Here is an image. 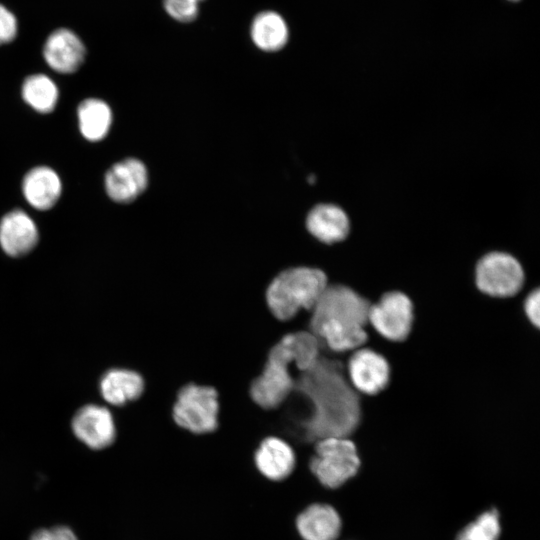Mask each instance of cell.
I'll return each mask as SVG.
<instances>
[{
	"instance_id": "obj_1",
	"label": "cell",
	"mask_w": 540,
	"mask_h": 540,
	"mask_svg": "<svg viewBox=\"0 0 540 540\" xmlns=\"http://www.w3.org/2000/svg\"><path fill=\"white\" fill-rule=\"evenodd\" d=\"M341 363L322 354L310 369L298 373L292 393L278 407L282 424L302 441L348 437L359 421V405Z\"/></svg>"
},
{
	"instance_id": "obj_2",
	"label": "cell",
	"mask_w": 540,
	"mask_h": 540,
	"mask_svg": "<svg viewBox=\"0 0 540 540\" xmlns=\"http://www.w3.org/2000/svg\"><path fill=\"white\" fill-rule=\"evenodd\" d=\"M371 303L355 289L329 283L308 313L306 329L315 335L323 349L333 353L353 352L365 345Z\"/></svg>"
},
{
	"instance_id": "obj_3",
	"label": "cell",
	"mask_w": 540,
	"mask_h": 540,
	"mask_svg": "<svg viewBox=\"0 0 540 540\" xmlns=\"http://www.w3.org/2000/svg\"><path fill=\"white\" fill-rule=\"evenodd\" d=\"M322 351L318 338L307 329L284 335L271 347L261 373L251 382V399L265 410L280 407L292 393L297 374L313 367Z\"/></svg>"
},
{
	"instance_id": "obj_4",
	"label": "cell",
	"mask_w": 540,
	"mask_h": 540,
	"mask_svg": "<svg viewBox=\"0 0 540 540\" xmlns=\"http://www.w3.org/2000/svg\"><path fill=\"white\" fill-rule=\"evenodd\" d=\"M327 273L319 267L298 265L278 272L269 282L265 300L271 314L287 322L302 312L309 313L329 285Z\"/></svg>"
},
{
	"instance_id": "obj_5",
	"label": "cell",
	"mask_w": 540,
	"mask_h": 540,
	"mask_svg": "<svg viewBox=\"0 0 540 540\" xmlns=\"http://www.w3.org/2000/svg\"><path fill=\"white\" fill-rule=\"evenodd\" d=\"M219 409V397L215 388L188 383L178 390L171 416L180 429L193 435H207L218 428Z\"/></svg>"
},
{
	"instance_id": "obj_6",
	"label": "cell",
	"mask_w": 540,
	"mask_h": 540,
	"mask_svg": "<svg viewBox=\"0 0 540 540\" xmlns=\"http://www.w3.org/2000/svg\"><path fill=\"white\" fill-rule=\"evenodd\" d=\"M309 467L323 486L334 489L356 475L360 458L348 437H326L314 442Z\"/></svg>"
},
{
	"instance_id": "obj_7",
	"label": "cell",
	"mask_w": 540,
	"mask_h": 540,
	"mask_svg": "<svg viewBox=\"0 0 540 540\" xmlns=\"http://www.w3.org/2000/svg\"><path fill=\"white\" fill-rule=\"evenodd\" d=\"M474 281L476 288L484 295L505 299L520 292L525 282V273L513 255L492 251L477 261Z\"/></svg>"
},
{
	"instance_id": "obj_8",
	"label": "cell",
	"mask_w": 540,
	"mask_h": 540,
	"mask_svg": "<svg viewBox=\"0 0 540 540\" xmlns=\"http://www.w3.org/2000/svg\"><path fill=\"white\" fill-rule=\"evenodd\" d=\"M415 319L414 304L404 292H385L368 312V324L383 338L403 342L412 332Z\"/></svg>"
},
{
	"instance_id": "obj_9",
	"label": "cell",
	"mask_w": 540,
	"mask_h": 540,
	"mask_svg": "<svg viewBox=\"0 0 540 540\" xmlns=\"http://www.w3.org/2000/svg\"><path fill=\"white\" fill-rule=\"evenodd\" d=\"M390 379V364L382 354L364 346L352 352L347 362V380L355 391L377 395L387 388Z\"/></svg>"
},
{
	"instance_id": "obj_10",
	"label": "cell",
	"mask_w": 540,
	"mask_h": 540,
	"mask_svg": "<svg viewBox=\"0 0 540 540\" xmlns=\"http://www.w3.org/2000/svg\"><path fill=\"white\" fill-rule=\"evenodd\" d=\"M74 435L86 446L101 450L112 445L117 430L111 412L102 406L87 405L72 420Z\"/></svg>"
},
{
	"instance_id": "obj_11",
	"label": "cell",
	"mask_w": 540,
	"mask_h": 540,
	"mask_svg": "<svg viewBox=\"0 0 540 540\" xmlns=\"http://www.w3.org/2000/svg\"><path fill=\"white\" fill-rule=\"evenodd\" d=\"M253 460L258 472L271 481L286 479L296 466V454L292 445L276 435H268L259 441Z\"/></svg>"
},
{
	"instance_id": "obj_12",
	"label": "cell",
	"mask_w": 540,
	"mask_h": 540,
	"mask_svg": "<svg viewBox=\"0 0 540 540\" xmlns=\"http://www.w3.org/2000/svg\"><path fill=\"white\" fill-rule=\"evenodd\" d=\"M147 185V169L140 160L134 158L114 164L105 176L108 196L119 203L133 201L146 189Z\"/></svg>"
},
{
	"instance_id": "obj_13",
	"label": "cell",
	"mask_w": 540,
	"mask_h": 540,
	"mask_svg": "<svg viewBox=\"0 0 540 540\" xmlns=\"http://www.w3.org/2000/svg\"><path fill=\"white\" fill-rule=\"evenodd\" d=\"M37 241V227L24 211H11L0 221V245L8 255H25L35 247Z\"/></svg>"
},
{
	"instance_id": "obj_14",
	"label": "cell",
	"mask_w": 540,
	"mask_h": 540,
	"mask_svg": "<svg viewBox=\"0 0 540 540\" xmlns=\"http://www.w3.org/2000/svg\"><path fill=\"white\" fill-rule=\"evenodd\" d=\"M43 54L48 65L55 71L72 73L81 66L85 48L72 31L58 29L46 40Z\"/></svg>"
},
{
	"instance_id": "obj_15",
	"label": "cell",
	"mask_w": 540,
	"mask_h": 540,
	"mask_svg": "<svg viewBox=\"0 0 540 540\" xmlns=\"http://www.w3.org/2000/svg\"><path fill=\"white\" fill-rule=\"evenodd\" d=\"M308 232L324 244L345 240L350 231L346 212L334 204H319L310 210L306 219Z\"/></svg>"
},
{
	"instance_id": "obj_16",
	"label": "cell",
	"mask_w": 540,
	"mask_h": 540,
	"mask_svg": "<svg viewBox=\"0 0 540 540\" xmlns=\"http://www.w3.org/2000/svg\"><path fill=\"white\" fill-rule=\"evenodd\" d=\"M295 526L303 540H336L341 531V519L332 506L314 503L300 512Z\"/></svg>"
},
{
	"instance_id": "obj_17",
	"label": "cell",
	"mask_w": 540,
	"mask_h": 540,
	"mask_svg": "<svg viewBox=\"0 0 540 540\" xmlns=\"http://www.w3.org/2000/svg\"><path fill=\"white\" fill-rule=\"evenodd\" d=\"M145 385V379L138 371L114 368L103 375L100 391L107 403L123 406L137 401L143 395Z\"/></svg>"
},
{
	"instance_id": "obj_18",
	"label": "cell",
	"mask_w": 540,
	"mask_h": 540,
	"mask_svg": "<svg viewBox=\"0 0 540 540\" xmlns=\"http://www.w3.org/2000/svg\"><path fill=\"white\" fill-rule=\"evenodd\" d=\"M61 188V181L56 172L44 166L30 170L23 180L26 200L39 210L53 207L60 197Z\"/></svg>"
},
{
	"instance_id": "obj_19",
	"label": "cell",
	"mask_w": 540,
	"mask_h": 540,
	"mask_svg": "<svg viewBox=\"0 0 540 540\" xmlns=\"http://www.w3.org/2000/svg\"><path fill=\"white\" fill-rule=\"evenodd\" d=\"M250 36L257 48L265 52L281 50L288 42L285 19L275 11H262L252 20Z\"/></svg>"
},
{
	"instance_id": "obj_20",
	"label": "cell",
	"mask_w": 540,
	"mask_h": 540,
	"mask_svg": "<svg viewBox=\"0 0 540 540\" xmlns=\"http://www.w3.org/2000/svg\"><path fill=\"white\" fill-rule=\"evenodd\" d=\"M79 128L90 141L102 140L112 122L111 109L100 99H86L78 107Z\"/></svg>"
},
{
	"instance_id": "obj_21",
	"label": "cell",
	"mask_w": 540,
	"mask_h": 540,
	"mask_svg": "<svg viewBox=\"0 0 540 540\" xmlns=\"http://www.w3.org/2000/svg\"><path fill=\"white\" fill-rule=\"evenodd\" d=\"M24 100L41 113L51 112L58 100V89L46 75L36 74L26 78L22 86Z\"/></svg>"
},
{
	"instance_id": "obj_22",
	"label": "cell",
	"mask_w": 540,
	"mask_h": 540,
	"mask_svg": "<svg viewBox=\"0 0 540 540\" xmlns=\"http://www.w3.org/2000/svg\"><path fill=\"white\" fill-rule=\"evenodd\" d=\"M499 535V514L495 509H491L468 524L456 540H498Z\"/></svg>"
},
{
	"instance_id": "obj_23",
	"label": "cell",
	"mask_w": 540,
	"mask_h": 540,
	"mask_svg": "<svg viewBox=\"0 0 540 540\" xmlns=\"http://www.w3.org/2000/svg\"><path fill=\"white\" fill-rule=\"evenodd\" d=\"M203 0H163L167 14L178 22L188 23L196 19Z\"/></svg>"
},
{
	"instance_id": "obj_24",
	"label": "cell",
	"mask_w": 540,
	"mask_h": 540,
	"mask_svg": "<svg viewBox=\"0 0 540 540\" xmlns=\"http://www.w3.org/2000/svg\"><path fill=\"white\" fill-rule=\"evenodd\" d=\"M524 315L529 323L536 329L540 325V291L533 289L524 299Z\"/></svg>"
},
{
	"instance_id": "obj_25",
	"label": "cell",
	"mask_w": 540,
	"mask_h": 540,
	"mask_svg": "<svg viewBox=\"0 0 540 540\" xmlns=\"http://www.w3.org/2000/svg\"><path fill=\"white\" fill-rule=\"evenodd\" d=\"M17 21L7 8L0 5V45L10 42L16 35Z\"/></svg>"
},
{
	"instance_id": "obj_26",
	"label": "cell",
	"mask_w": 540,
	"mask_h": 540,
	"mask_svg": "<svg viewBox=\"0 0 540 540\" xmlns=\"http://www.w3.org/2000/svg\"><path fill=\"white\" fill-rule=\"evenodd\" d=\"M50 529L54 540H79L75 532L68 526L57 525Z\"/></svg>"
},
{
	"instance_id": "obj_27",
	"label": "cell",
	"mask_w": 540,
	"mask_h": 540,
	"mask_svg": "<svg viewBox=\"0 0 540 540\" xmlns=\"http://www.w3.org/2000/svg\"><path fill=\"white\" fill-rule=\"evenodd\" d=\"M30 540H54V538L50 528H41L31 535Z\"/></svg>"
},
{
	"instance_id": "obj_28",
	"label": "cell",
	"mask_w": 540,
	"mask_h": 540,
	"mask_svg": "<svg viewBox=\"0 0 540 540\" xmlns=\"http://www.w3.org/2000/svg\"><path fill=\"white\" fill-rule=\"evenodd\" d=\"M508 1H511V2H518V1H520V0H508Z\"/></svg>"
}]
</instances>
